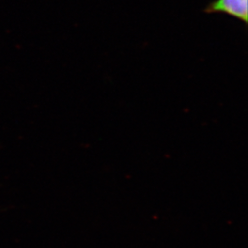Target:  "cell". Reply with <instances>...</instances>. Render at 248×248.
Segmentation results:
<instances>
[{
    "label": "cell",
    "instance_id": "6da1fadb",
    "mask_svg": "<svg viewBox=\"0 0 248 248\" xmlns=\"http://www.w3.org/2000/svg\"><path fill=\"white\" fill-rule=\"evenodd\" d=\"M209 13H225L248 22V0H216L206 9Z\"/></svg>",
    "mask_w": 248,
    "mask_h": 248
}]
</instances>
